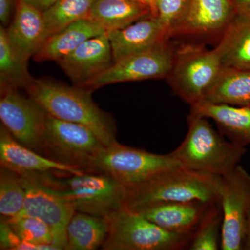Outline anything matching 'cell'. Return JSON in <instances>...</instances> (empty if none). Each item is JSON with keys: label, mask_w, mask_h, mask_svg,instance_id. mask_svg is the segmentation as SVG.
<instances>
[{"label": "cell", "mask_w": 250, "mask_h": 250, "mask_svg": "<svg viewBox=\"0 0 250 250\" xmlns=\"http://www.w3.org/2000/svg\"><path fill=\"white\" fill-rule=\"evenodd\" d=\"M25 200L21 214L36 217L45 222L53 233L54 246L59 250L66 248V229L75 214L73 206L59 196L37 174H23Z\"/></svg>", "instance_id": "7c38bea8"}, {"label": "cell", "mask_w": 250, "mask_h": 250, "mask_svg": "<svg viewBox=\"0 0 250 250\" xmlns=\"http://www.w3.org/2000/svg\"><path fill=\"white\" fill-rule=\"evenodd\" d=\"M236 14L233 0H191L176 36L220 37Z\"/></svg>", "instance_id": "9a60e30c"}, {"label": "cell", "mask_w": 250, "mask_h": 250, "mask_svg": "<svg viewBox=\"0 0 250 250\" xmlns=\"http://www.w3.org/2000/svg\"><path fill=\"white\" fill-rule=\"evenodd\" d=\"M211 204L198 201L166 202L137 213L166 231L192 236Z\"/></svg>", "instance_id": "ac0fdd59"}, {"label": "cell", "mask_w": 250, "mask_h": 250, "mask_svg": "<svg viewBox=\"0 0 250 250\" xmlns=\"http://www.w3.org/2000/svg\"><path fill=\"white\" fill-rule=\"evenodd\" d=\"M45 153L49 158L88 171L106 146L90 128L46 115Z\"/></svg>", "instance_id": "ba28073f"}, {"label": "cell", "mask_w": 250, "mask_h": 250, "mask_svg": "<svg viewBox=\"0 0 250 250\" xmlns=\"http://www.w3.org/2000/svg\"><path fill=\"white\" fill-rule=\"evenodd\" d=\"M0 249L4 250H58L53 246L27 243L18 236L4 218L0 223Z\"/></svg>", "instance_id": "4dcf8cb0"}, {"label": "cell", "mask_w": 250, "mask_h": 250, "mask_svg": "<svg viewBox=\"0 0 250 250\" xmlns=\"http://www.w3.org/2000/svg\"><path fill=\"white\" fill-rule=\"evenodd\" d=\"M243 250H250V215L249 219H248V225H247Z\"/></svg>", "instance_id": "e575fe53"}, {"label": "cell", "mask_w": 250, "mask_h": 250, "mask_svg": "<svg viewBox=\"0 0 250 250\" xmlns=\"http://www.w3.org/2000/svg\"><path fill=\"white\" fill-rule=\"evenodd\" d=\"M25 189L21 175L14 171L1 167L0 170V214L13 218L22 213Z\"/></svg>", "instance_id": "83f0119b"}, {"label": "cell", "mask_w": 250, "mask_h": 250, "mask_svg": "<svg viewBox=\"0 0 250 250\" xmlns=\"http://www.w3.org/2000/svg\"><path fill=\"white\" fill-rule=\"evenodd\" d=\"M5 220L16 234L24 241L39 246H54L52 230L41 219L21 214L15 218H5Z\"/></svg>", "instance_id": "f1b7e54d"}, {"label": "cell", "mask_w": 250, "mask_h": 250, "mask_svg": "<svg viewBox=\"0 0 250 250\" xmlns=\"http://www.w3.org/2000/svg\"><path fill=\"white\" fill-rule=\"evenodd\" d=\"M215 49L223 67L250 70V15L237 13Z\"/></svg>", "instance_id": "44dd1931"}, {"label": "cell", "mask_w": 250, "mask_h": 250, "mask_svg": "<svg viewBox=\"0 0 250 250\" xmlns=\"http://www.w3.org/2000/svg\"><path fill=\"white\" fill-rule=\"evenodd\" d=\"M238 14L250 15V0H233Z\"/></svg>", "instance_id": "836d02e7"}, {"label": "cell", "mask_w": 250, "mask_h": 250, "mask_svg": "<svg viewBox=\"0 0 250 250\" xmlns=\"http://www.w3.org/2000/svg\"><path fill=\"white\" fill-rule=\"evenodd\" d=\"M6 31L22 55L28 59L34 57L47 39L43 12L24 0H17L14 17Z\"/></svg>", "instance_id": "e0dca14e"}, {"label": "cell", "mask_w": 250, "mask_h": 250, "mask_svg": "<svg viewBox=\"0 0 250 250\" xmlns=\"http://www.w3.org/2000/svg\"><path fill=\"white\" fill-rule=\"evenodd\" d=\"M141 1H146V2L149 3V4H150V1H149V0H141Z\"/></svg>", "instance_id": "d590c367"}, {"label": "cell", "mask_w": 250, "mask_h": 250, "mask_svg": "<svg viewBox=\"0 0 250 250\" xmlns=\"http://www.w3.org/2000/svg\"><path fill=\"white\" fill-rule=\"evenodd\" d=\"M175 50L167 41L152 49L113 62L106 71L82 88L93 91L124 82L167 79L173 66Z\"/></svg>", "instance_id": "8fae6325"}, {"label": "cell", "mask_w": 250, "mask_h": 250, "mask_svg": "<svg viewBox=\"0 0 250 250\" xmlns=\"http://www.w3.org/2000/svg\"><path fill=\"white\" fill-rule=\"evenodd\" d=\"M149 1H150V4H151V0H149ZM151 7H152V6H151Z\"/></svg>", "instance_id": "8d00e7d4"}, {"label": "cell", "mask_w": 250, "mask_h": 250, "mask_svg": "<svg viewBox=\"0 0 250 250\" xmlns=\"http://www.w3.org/2000/svg\"><path fill=\"white\" fill-rule=\"evenodd\" d=\"M42 179L77 212L106 218L124 207L126 188L109 174L86 171L62 179L45 174Z\"/></svg>", "instance_id": "277c9868"}, {"label": "cell", "mask_w": 250, "mask_h": 250, "mask_svg": "<svg viewBox=\"0 0 250 250\" xmlns=\"http://www.w3.org/2000/svg\"><path fill=\"white\" fill-rule=\"evenodd\" d=\"M17 0H0V21L4 27L9 25L13 15L14 6H16Z\"/></svg>", "instance_id": "1f68e13d"}, {"label": "cell", "mask_w": 250, "mask_h": 250, "mask_svg": "<svg viewBox=\"0 0 250 250\" xmlns=\"http://www.w3.org/2000/svg\"><path fill=\"white\" fill-rule=\"evenodd\" d=\"M27 3L32 5L36 9L40 10L42 12L48 9L57 0H24Z\"/></svg>", "instance_id": "d6a6232c"}, {"label": "cell", "mask_w": 250, "mask_h": 250, "mask_svg": "<svg viewBox=\"0 0 250 250\" xmlns=\"http://www.w3.org/2000/svg\"><path fill=\"white\" fill-rule=\"evenodd\" d=\"M190 113L211 119L231 142L246 147L250 144V107L201 102Z\"/></svg>", "instance_id": "ffe728a7"}, {"label": "cell", "mask_w": 250, "mask_h": 250, "mask_svg": "<svg viewBox=\"0 0 250 250\" xmlns=\"http://www.w3.org/2000/svg\"><path fill=\"white\" fill-rule=\"evenodd\" d=\"M108 232L106 218L76 211L67 225L65 250L98 249Z\"/></svg>", "instance_id": "cb8c5ba5"}, {"label": "cell", "mask_w": 250, "mask_h": 250, "mask_svg": "<svg viewBox=\"0 0 250 250\" xmlns=\"http://www.w3.org/2000/svg\"><path fill=\"white\" fill-rule=\"evenodd\" d=\"M220 176L179 166L127 188L124 207L140 213L152 206L166 202H220Z\"/></svg>", "instance_id": "7a4b0ae2"}, {"label": "cell", "mask_w": 250, "mask_h": 250, "mask_svg": "<svg viewBox=\"0 0 250 250\" xmlns=\"http://www.w3.org/2000/svg\"><path fill=\"white\" fill-rule=\"evenodd\" d=\"M104 250H178L188 248L190 235L166 231L139 213L120 208L106 217Z\"/></svg>", "instance_id": "5b68a950"}, {"label": "cell", "mask_w": 250, "mask_h": 250, "mask_svg": "<svg viewBox=\"0 0 250 250\" xmlns=\"http://www.w3.org/2000/svg\"><path fill=\"white\" fill-rule=\"evenodd\" d=\"M0 164L21 174H45L49 172L80 174L85 170L77 166L67 165L42 155L18 142L3 125L0 126Z\"/></svg>", "instance_id": "5bb4252c"}, {"label": "cell", "mask_w": 250, "mask_h": 250, "mask_svg": "<svg viewBox=\"0 0 250 250\" xmlns=\"http://www.w3.org/2000/svg\"><path fill=\"white\" fill-rule=\"evenodd\" d=\"M188 122L185 139L170 153L182 167L221 177L239 165L246 147L225 141L207 118L190 113Z\"/></svg>", "instance_id": "3957f363"}, {"label": "cell", "mask_w": 250, "mask_h": 250, "mask_svg": "<svg viewBox=\"0 0 250 250\" xmlns=\"http://www.w3.org/2000/svg\"><path fill=\"white\" fill-rule=\"evenodd\" d=\"M108 34L114 62L154 48L169 39L161 23L153 16Z\"/></svg>", "instance_id": "2e32d148"}, {"label": "cell", "mask_w": 250, "mask_h": 250, "mask_svg": "<svg viewBox=\"0 0 250 250\" xmlns=\"http://www.w3.org/2000/svg\"><path fill=\"white\" fill-rule=\"evenodd\" d=\"M223 212L220 202L211 204L194 231L189 243L190 250H217L221 245Z\"/></svg>", "instance_id": "4316f807"}, {"label": "cell", "mask_w": 250, "mask_h": 250, "mask_svg": "<svg viewBox=\"0 0 250 250\" xmlns=\"http://www.w3.org/2000/svg\"><path fill=\"white\" fill-rule=\"evenodd\" d=\"M191 0H151L153 16L157 18L169 39L177 35L185 21Z\"/></svg>", "instance_id": "f546056e"}, {"label": "cell", "mask_w": 250, "mask_h": 250, "mask_svg": "<svg viewBox=\"0 0 250 250\" xmlns=\"http://www.w3.org/2000/svg\"></svg>", "instance_id": "74e56055"}, {"label": "cell", "mask_w": 250, "mask_h": 250, "mask_svg": "<svg viewBox=\"0 0 250 250\" xmlns=\"http://www.w3.org/2000/svg\"><path fill=\"white\" fill-rule=\"evenodd\" d=\"M46 113L30 97L15 88L1 90L0 120L1 125L18 142L36 152L45 153Z\"/></svg>", "instance_id": "30bf717a"}, {"label": "cell", "mask_w": 250, "mask_h": 250, "mask_svg": "<svg viewBox=\"0 0 250 250\" xmlns=\"http://www.w3.org/2000/svg\"><path fill=\"white\" fill-rule=\"evenodd\" d=\"M150 16H153L150 4L141 0H96L89 19L110 32Z\"/></svg>", "instance_id": "7402d4cb"}, {"label": "cell", "mask_w": 250, "mask_h": 250, "mask_svg": "<svg viewBox=\"0 0 250 250\" xmlns=\"http://www.w3.org/2000/svg\"><path fill=\"white\" fill-rule=\"evenodd\" d=\"M222 67L215 48L182 45L175 50L173 66L166 80L174 93L192 106L203 101Z\"/></svg>", "instance_id": "52a82bcc"}, {"label": "cell", "mask_w": 250, "mask_h": 250, "mask_svg": "<svg viewBox=\"0 0 250 250\" xmlns=\"http://www.w3.org/2000/svg\"><path fill=\"white\" fill-rule=\"evenodd\" d=\"M56 62L75 85L84 87L114 62L108 32L85 41Z\"/></svg>", "instance_id": "4fadbf2b"}, {"label": "cell", "mask_w": 250, "mask_h": 250, "mask_svg": "<svg viewBox=\"0 0 250 250\" xmlns=\"http://www.w3.org/2000/svg\"><path fill=\"white\" fill-rule=\"evenodd\" d=\"M179 166L170 153L154 154L117 141L105 147L91 161L87 172L109 174L127 188Z\"/></svg>", "instance_id": "8992f818"}, {"label": "cell", "mask_w": 250, "mask_h": 250, "mask_svg": "<svg viewBox=\"0 0 250 250\" xmlns=\"http://www.w3.org/2000/svg\"><path fill=\"white\" fill-rule=\"evenodd\" d=\"M220 204L223 212V250H243L250 215V174L238 165L220 177Z\"/></svg>", "instance_id": "9c48e42d"}, {"label": "cell", "mask_w": 250, "mask_h": 250, "mask_svg": "<svg viewBox=\"0 0 250 250\" xmlns=\"http://www.w3.org/2000/svg\"><path fill=\"white\" fill-rule=\"evenodd\" d=\"M203 101L250 107V70L222 67Z\"/></svg>", "instance_id": "603a6c76"}, {"label": "cell", "mask_w": 250, "mask_h": 250, "mask_svg": "<svg viewBox=\"0 0 250 250\" xmlns=\"http://www.w3.org/2000/svg\"><path fill=\"white\" fill-rule=\"evenodd\" d=\"M95 1L57 0L43 12L47 39L72 23L89 19L90 11Z\"/></svg>", "instance_id": "484cf974"}, {"label": "cell", "mask_w": 250, "mask_h": 250, "mask_svg": "<svg viewBox=\"0 0 250 250\" xmlns=\"http://www.w3.org/2000/svg\"><path fill=\"white\" fill-rule=\"evenodd\" d=\"M24 89L50 116L84 125L106 146L117 142L114 119L94 102L91 90L47 77L33 79Z\"/></svg>", "instance_id": "6da1fadb"}, {"label": "cell", "mask_w": 250, "mask_h": 250, "mask_svg": "<svg viewBox=\"0 0 250 250\" xmlns=\"http://www.w3.org/2000/svg\"><path fill=\"white\" fill-rule=\"evenodd\" d=\"M27 57L11 43L6 28L0 27V88L1 90L24 89L33 80L28 70Z\"/></svg>", "instance_id": "d4e9b609"}, {"label": "cell", "mask_w": 250, "mask_h": 250, "mask_svg": "<svg viewBox=\"0 0 250 250\" xmlns=\"http://www.w3.org/2000/svg\"><path fill=\"white\" fill-rule=\"evenodd\" d=\"M107 32L91 19H83L49 36L34 56L36 62H57L75 50L85 41Z\"/></svg>", "instance_id": "d6986e66"}]
</instances>
